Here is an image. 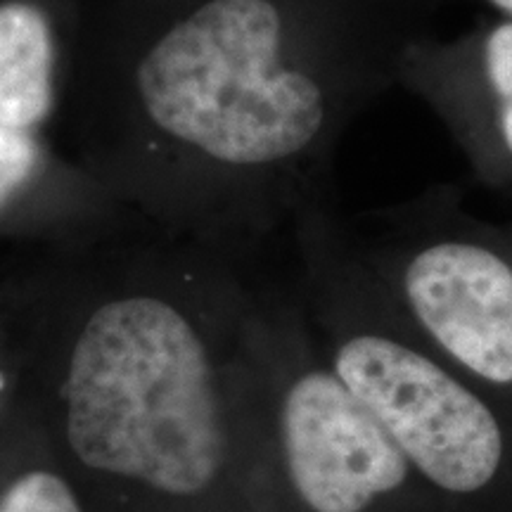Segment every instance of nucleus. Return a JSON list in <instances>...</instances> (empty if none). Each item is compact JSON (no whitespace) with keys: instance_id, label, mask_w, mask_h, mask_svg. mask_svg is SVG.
<instances>
[{"instance_id":"7ed1b4c3","label":"nucleus","mask_w":512,"mask_h":512,"mask_svg":"<svg viewBox=\"0 0 512 512\" xmlns=\"http://www.w3.org/2000/svg\"><path fill=\"white\" fill-rule=\"evenodd\" d=\"M325 361L444 512H512V411L394 313H347Z\"/></svg>"},{"instance_id":"1a4fd4ad","label":"nucleus","mask_w":512,"mask_h":512,"mask_svg":"<svg viewBox=\"0 0 512 512\" xmlns=\"http://www.w3.org/2000/svg\"><path fill=\"white\" fill-rule=\"evenodd\" d=\"M36 143L27 131L0 126V209L29 181L36 169Z\"/></svg>"},{"instance_id":"f03ea898","label":"nucleus","mask_w":512,"mask_h":512,"mask_svg":"<svg viewBox=\"0 0 512 512\" xmlns=\"http://www.w3.org/2000/svg\"><path fill=\"white\" fill-rule=\"evenodd\" d=\"M283 55L273 0H209L140 60V102L166 136L214 162H287L323 140L342 88Z\"/></svg>"},{"instance_id":"9d476101","label":"nucleus","mask_w":512,"mask_h":512,"mask_svg":"<svg viewBox=\"0 0 512 512\" xmlns=\"http://www.w3.org/2000/svg\"><path fill=\"white\" fill-rule=\"evenodd\" d=\"M477 3L489 5V8L494 10V15L512 17V0H477Z\"/></svg>"},{"instance_id":"0eeeda50","label":"nucleus","mask_w":512,"mask_h":512,"mask_svg":"<svg viewBox=\"0 0 512 512\" xmlns=\"http://www.w3.org/2000/svg\"><path fill=\"white\" fill-rule=\"evenodd\" d=\"M53 107V36L29 3L0 5V126L29 131Z\"/></svg>"},{"instance_id":"6e6552de","label":"nucleus","mask_w":512,"mask_h":512,"mask_svg":"<svg viewBox=\"0 0 512 512\" xmlns=\"http://www.w3.org/2000/svg\"><path fill=\"white\" fill-rule=\"evenodd\" d=\"M0 512H88L79 489L60 465L31 467L0 494Z\"/></svg>"},{"instance_id":"20e7f679","label":"nucleus","mask_w":512,"mask_h":512,"mask_svg":"<svg viewBox=\"0 0 512 512\" xmlns=\"http://www.w3.org/2000/svg\"><path fill=\"white\" fill-rule=\"evenodd\" d=\"M271 427L290 512H444L328 361L271 354Z\"/></svg>"},{"instance_id":"39448f33","label":"nucleus","mask_w":512,"mask_h":512,"mask_svg":"<svg viewBox=\"0 0 512 512\" xmlns=\"http://www.w3.org/2000/svg\"><path fill=\"white\" fill-rule=\"evenodd\" d=\"M382 283L422 342L512 411V221L439 204Z\"/></svg>"},{"instance_id":"423d86ee","label":"nucleus","mask_w":512,"mask_h":512,"mask_svg":"<svg viewBox=\"0 0 512 512\" xmlns=\"http://www.w3.org/2000/svg\"><path fill=\"white\" fill-rule=\"evenodd\" d=\"M399 67L444 119L477 181L512 192V17L482 19L453 41L411 43Z\"/></svg>"},{"instance_id":"f257e3e1","label":"nucleus","mask_w":512,"mask_h":512,"mask_svg":"<svg viewBox=\"0 0 512 512\" xmlns=\"http://www.w3.org/2000/svg\"><path fill=\"white\" fill-rule=\"evenodd\" d=\"M50 399L60 467L88 512H290L271 354H226L171 299L93 306L67 335Z\"/></svg>"}]
</instances>
